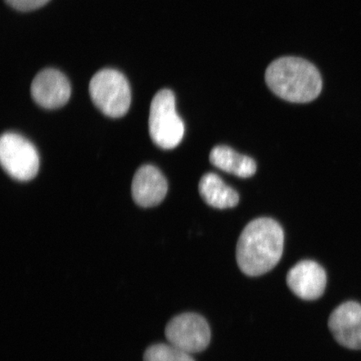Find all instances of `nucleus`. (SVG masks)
Returning a JSON list of instances; mask_svg holds the SVG:
<instances>
[{"instance_id":"obj_1","label":"nucleus","mask_w":361,"mask_h":361,"mask_svg":"<svg viewBox=\"0 0 361 361\" xmlns=\"http://www.w3.org/2000/svg\"><path fill=\"white\" fill-rule=\"evenodd\" d=\"M283 230L277 221L259 218L243 230L236 248L239 269L247 276H260L272 270L282 258Z\"/></svg>"},{"instance_id":"obj_2","label":"nucleus","mask_w":361,"mask_h":361,"mask_svg":"<svg viewBox=\"0 0 361 361\" xmlns=\"http://www.w3.org/2000/svg\"><path fill=\"white\" fill-rule=\"evenodd\" d=\"M265 80L277 97L293 103L312 102L322 90L317 68L299 57H282L271 63Z\"/></svg>"},{"instance_id":"obj_3","label":"nucleus","mask_w":361,"mask_h":361,"mask_svg":"<svg viewBox=\"0 0 361 361\" xmlns=\"http://www.w3.org/2000/svg\"><path fill=\"white\" fill-rule=\"evenodd\" d=\"M149 133L152 142L165 150L177 147L182 142L185 126L176 110L175 94L171 90H161L152 99Z\"/></svg>"},{"instance_id":"obj_4","label":"nucleus","mask_w":361,"mask_h":361,"mask_svg":"<svg viewBox=\"0 0 361 361\" xmlns=\"http://www.w3.org/2000/svg\"><path fill=\"white\" fill-rule=\"evenodd\" d=\"M89 92L98 109L112 118L125 116L132 102L128 81L116 70L98 71L90 80Z\"/></svg>"},{"instance_id":"obj_5","label":"nucleus","mask_w":361,"mask_h":361,"mask_svg":"<svg viewBox=\"0 0 361 361\" xmlns=\"http://www.w3.org/2000/svg\"><path fill=\"white\" fill-rule=\"evenodd\" d=\"M2 168L13 179L27 182L37 175L39 157L29 140L15 133H6L0 139Z\"/></svg>"},{"instance_id":"obj_6","label":"nucleus","mask_w":361,"mask_h":361,"mask_svg":"<svg viewBox=\"0 0 361 361\" xmlns=\"http://www.w3.org/2000/svg\"><path fill=\"white\" fill-rule=\"evenodd\" d=\"M165 336L169 344L192 355L207 348L211 341V329L202 315L184 313L170 320L165 329Z\"/></svg>"},{"instance_id":"obj_7","label":"nucleus","mask_w":361,"mask_h":361,"mask_svg":"<svg viewBox=\"0 0 361 361\" xmlns=\"http://www.w3.org/2000/svg\"><path fill=\"white\" fill-rule=\"evenodd\" d=\"M286 282L290 290L300 299L315 300L319 299L326 290L327 275L317 262L303 260L288 271Z\"/></svg>"},{"instance_id":"obj_8","label":"nucleus","mask_w":361,"mask_h":361,"mask_svg":"<svg viewBox=\"0 0 361 361\" xmlns=\"http://www.w3.org/2000/svg\"><path fill=\"white\" fill-rule=\"evenodd\" d=\"M328 326L334 338L350 350H361V305L347 301L334 310Z\"/></svg>"},{"instance_id":"obj_9","label":"nucleus","mask_w":361,"mask_h":361,"mask_svg":"<svg viewBox=\"0 0 361 361\" xmlns=\"http://www.w3.org/2000/svg\"><path fill=\"white\" fill-rule=\"evenodd\" d=\"M71 87L69 80L61 71L45 69L40 71L31 84V96L39 106L56 109L70 100Z\"/></svg>"},{"instance_id":"obj_10","label":"nucleus","mask_w":361,"mask_h":361,"mask_svg":"<svg viewBox=\"0 0 361 361\" xmlns=\"http://www.w3.org/2000/svg\"><path fill=\"white\" fill-rule=\"evenodd\" d=\"M168 190V180L156 166L144 165L134 176L133 197L140 207H151L160 204Z\"/></svg>"},{"instance_id":"obj_11","label":"nucleus","mask_w":361,"mask_h":361,"mask_svg":"<svg viewBox=\"0 0 361 361\" xmlns=\"http://www.w3.org/2000/svg\"><path fill=\"white\" fill-rule=\"evenodd\" d=\"M198 188L202 200L214 209H232L238 204V193L228 186L219 175L213 173L203 175Z\"/></svg>"},{"instance_id":"obj_12","label":"nucleus","mask_w":361,"mask_h":361,"mask_svg":"<svg viewBox=\"0 0 361 361\" xmlns=\"http://www.w3.org/2000/svg\"><path fill=\"white\" fill-rule=\"evenodd\" d=\"M209 160L216 168L241 178L252 177L257 170L256 162L252 158L242 155L228 146L214 147Z\"/></svg>"},{"instance_id":"obj_13","label":"nucleus","mask_w":361,"mask_h":361,"mask_svg":"<svg viewBox=\"0 0 361 361\" xmlns=\"http://www.w3.org/2000/svg\"><path fill=\"white\" fill-rule=\"evenodd\" d=\"M144 361H195L187 353L171 344L153 345L147 349Z\"/></svg>"},{"instance_id":"obj_14","label":"nucleus","mask_w":361,"mask_h":361,"mask_svg":"<svg viewBox=\"0 0 361 361\" xmlns=\"http://www.w3.org/2000/svg\"><path fill=\"white\" fill-rule=\"evenodd\" d=\"M49 0H6L11 7L20 11H30L36 10L47 4Z\"/></svg>"}]
</instances>
